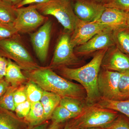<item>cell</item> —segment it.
Segmentation results:
<instances>
[{
    "instance_id": "cell-1",
    "label": "cell",
    "mask_w": 129,
    "mask_h": 129,
    "mask_svg": "<svg viewBox=\"0 0 129 129\" xmlns=\"http://www.w3.org/2000/svg\"><path fill=\"white\" fill-rule=\"evenodd\" d=\"M108 49L96 52L89 62L82 67L77 68L62 67L56 69L62 77L76 81L84 88L87 106L97 103L101 98L98 88V78L102 61Z\"/></svg>"
},
{
    "instance_id": "cell-2",
    "label": "cell",
    "mask_w": 129,
    "mask_h": 129,
    "mask_svg": "<svg viewBox=\"0 0 129 129\" xmlns=\"http://www.w3.org/2000/svg\"><path fill=\"white\" fill-rule=\"evenodd\" d=\"M23 73L28 80L37 84L44 90L55 93L61 97H71L85 101L86 92L81 85L58 75L48 67L24 71Z\"/></svg>"
},
{
    "instance_id": "cell-3",
    "label": "cell",
    "mask_w": 129,
    "mask_h": 129,
    "mask_svg": "<svg viewBox=\"0 0 129 129\" xmlns=\"http://www.w3.org/2000/svg\"><path fill=\"white\" fill-rule=\"evenodd\" d=\"M119 114L117 111L96 103L86 106L79 115L68 121L73 129H99L109 124Z\"/></svg>"
},
{
    "instance_id": "cell-4",
    "label": "cell",
    "mask_w": 129,
    "mask_h": 129,
    "mask_svg": "<svg viewBox=\"0 0 129 129\" xmlns=\"http://www.w3.org/2000/svg\"><path fill=\"white\" fill-rule=\"evenodd\" d=\"M35 5L42 15L55 17L69 34L73 33L79 21L69 0H50L45 3Z\"/></svg>"
},
{
    "instance_id": "cell-5",
    "label": "cell",
    "mask_w": 129,
    "mask_h": 129,
    "mask_svg": "<svg viewBox=\"0 0 129 129\" xmlns=\"http://www.w3.org/2000/svg\"><path fill=\"white\" fill-rule=\"evenodd\" d=\"M17 37L0 40V56L14 61L24 71L40 68Z\"/></svg>"
},
{
    "instance_id": "cell-6",
    "label": "cell",
    "mask_w": 129,
    "mask_h": 129,
    "mask_svg": "<svg viewBox=\"0 0 129 129\" xmlns=\"http://www.w3.org/2000/svg\"><path fill=\"white\" fill-rule=\"evenodd\" d=\"M83 63L74 52L70 42L69 33H63L56 45L54 54L49 68L57 69L62 67L78 66Z\"/></svg>"
},
{
    "instance_id": "cell-7",
    "label": "cell",
    "mask_w": 129,
    "mask_h": 129,
    "mask_svg": "<svg viewBox=\"0 0 129 129\" xmlns=\"http://www.w3.org/2000/svg\"><path fill=\"white\" fill-rule=\"evenodd\" d=\"M14 27L18 33H30L43 24L47 19L38 11L35 5L16 8Z\"/></svg>"
},
{
    "instance_id": "cell-8",
    "label": "cell",
    "mask_w": 129,
    "mask_h": 129,
    "mask_svg": "<svg viewBox=\"0 0 129 129\" xmlns=\"http://www.w3.org/2000/svg\"><path fill=\"white\" fill-rule=\"evenodd\" d=\"M122 73L102 69L98 78V88L101 98L112 101H122L123 98L119 90Z\"/></svg>"
},
{
    "instance_id": "cell-9",
    "label": "cell",
    "mask_w": 129,
    "mask_h": 129,
    "mask_svg": "<svg viewBox=\"0 0 129 129\" xmlns=\"http://www.w3.org/2000/svg\"><path fill=\"white\" fill-rule=\"evenodd\" d=\"M113 31L109 28L104 29L85 44L76 47L75 53L77 56L88 55L95 52L115 46Z\"/></svg>"
},
{
    "instance_id": "cell-10",
    "label": "cell",
    "mask_w": 129,
    "mask_h": 129,
    "mask_svg": "<svg viewBox=\"0 0 129 129\" xmlns=\"http://www.w3.org/2000/svg\"><path fill=\"white\" fill-rule=\"evenodd\" d=\"M52 23L47 20L36 32L30 34V40L37 58L41 62L47 58L52 29Z\"/></svg>"
},
{
    "instance_id": "cell-11",
    "label": "cell",
    "mask_w": 129,
    "mask_h": 129,
    "mask_svg": "<svg viewBox=\"0 0 129 129\" xmlns=\"http://www.w3.org/2000/svg\"><path fill=\"white\" fill-rule=\"evenodd\" d=\"M107 28L95 21L85 22L79 19L70 36V42L74 48L85 44L97 34Z\"/></svg>"
},
{
    "instance_id": "cell-12",
    "label": "cell",
    "mask_w": 129,
    "mask_h": 129,
    "mask_svg": "<svg viewBox=\"0 0 129 129\" xmlns=\"http://www.w3.org/2000/svg\"><path fill=\"white\" fill-rule=\"evenodd\" d=\"M73 7L78 18L85 22L96 21L106 8L104 4L94 0H75Z\"/></svg>"
},
{
    "instance_id": "cell-13",
    "label": "cell",
    "mask_w": 129,
    "mask_h": 129,
    "mask_svg": "<svg viewBox=\"0 0 129 129\" xmlns=\"http://www.w3.org/2000/svg\"><path fill=\"white\" fill-rule=\"evenodd\" d=\"M102 69L122 73L129 70V56L116 46L108 48L102 61Z\"/></svg>"
},
{
    "instance_id": "cell-14",
    "label": "cell",
    "mask_w": 129,
    "mask_h": 129,
    "mask_svg": "<svg viewBox=\"0 0 129 129\" xmlns=\"http://www.w3.org/2000/svg\"><path fill=\"white\" fill-rule=\"evenodd\" d=\"M128 12L111 8H106L98 19L95 21L113 30L127 27Z\"/></svg>"
},
{
    "instance_id": "cell-15",
    "label": "cell",
    "mask_w": 129,
    "mask_h": 129,
    "mask_svg": "<svg viewBox=\"0 0 129 129\" xmlns=\"http://www.w3.org/2000/svg\"><path fill=\"white\" fill-rule=\"evenodd\" d=\"M29 127L27 122L14 112L0 107V129H26Z\"/></svg>"
},
{
    "instance_id": "cell-16",
    "label": "cell",
    "mask_w": 129,
    "mask_h": 129,
    "mask_svg": "<svg viewBox=\"0 0 129 129\" xmlns=\"http://www.w3.org/2000/svg\"><path fill=\"white\" fill-rule=\"evenodd\" d=\"M8 59V63L5 78L12 86L18 87L24 84L28 81L21 71V69L16 63Z\"/></svg>"
},
{
    "instance_id": "cell-17",
    "label": "cell",
    "mask_w": 129,
    "mask_h": 129,
    "mask_svg": "<svg viewBox=\"0 0 129 129\" xmlns=\"http://www.w3.org/2000/svg\"><path fill=\"white\" fill-rule=\"evenodd\" d=\"M61 98L55 93L44 90L40 102L44 108L46 120H50L53 111L60 104Z\"/></svg>"
},
{
    "instance_id": "cell-18",
    "label": "cell",
    "mask_w": 129,
    "mask_h": 129,
    "mask_svg": "<svg viewBox=\"0 0 129 129\" xmlns=\"http://www.w3.org/2000/svg\"><path fill=\"white\" fill-rule=\"evenodd\" d=\"M24 119L29 126L38 125L46 121L44 108L40 102L31 104L30 111Z\"/></svg>"
},
{
    "instance_id": "cell-19",
    "label": "cell",
    "mask_w": 129,
    "mask_h": 129,
    "mask_svg": "<svg viewBox=\"0 0 129 129\" xmlns=\"http://www.w3.org/2000/svg\"><path fill=\"white\" fill-rule=\"evenodd\" d=\"M113 38L115 46L129 56V28L128 26L113 31Z\"/></svg>"
},
{
    "instance_id": "cell-20",
    "label": "cell",
    "mask_w": 129,
    "mask_h": 129,
    "mask_svg": "<svg viewBox=\"0 0 129 129\" xmlns=\"http://www.w3.org/2000/svg\"><path fill=\"white\" fill-rule=\"evenodd\" d=\"M16 18V7L0 0V24L14 26Z\"/></svg>"
},
{
    "instance_id": "cell-21",
    "label": "cell",
    "mask_w": 129,
    "mask_h": 129,
    "mask_svg": "<svg viewBox=\"0 0 129 129\" xmlns=\"http://www.w3.org/2000/svg\"><path fill=\"white\" fill-rule=\"evenodd\" d=\"M97 103L104 108L121 113L129 118V99L116 101L101 98Z\"/></svg>"
},
{
    "instance_id": "cell-22",
    "label": "cell",
    "mask_w": 129,
    "mask_h": 129,
    "mask_svg": "<svg viewBox=\"0 0 129 129\" xmlns=\"http://www.w3.org/2000/svg\"><path fill=\"white\" fill-rule=\"evenodd\" d=\"M59 105L78 115L83 112L87 106L84 100L68 96L61 97Z\"/></svg>"
},
{
    "instance_id": "cell-23",
    "label": "cell",
    "mask_w": 129,
    "mask_h": 129,
    "mask_svg": "<svg viewBox=\"0 0 129 129\" xmlns=\"http://www.w3.org/2000/svg\"><path fill=\"white\" fill-rule=\"evenodd\" d=\"M78 115L71 112L64 107L59 105L52 113L50 120L52 122L63 124Z\"/></svg>"
},
{
    "instance_id": "cell-24",
    "label": "cell",
    "mask_w": 129,
    "mask_h": 129,
    "mask_svg": "<svg viewBox=\"0 0 129 129\" xmlns=\"http://www.w3.org/2000/svg\"><path fill=\"white\" fill-rule=\"evenodd\" d=\"M27 100L31 104L40 101L44 90L38 85L29 80L25 84Z\"/></svg>"
},
{
    "instance_id": "cell-25",
    "label": "cell",
    "mask_w": 129,
    "mask_h": 129,
    "mask_svg": "<svg viewBox=\"0 0 129 129\" xmlns=\"http://www.w3.org/2000/svg\"><path fill=\"white\" fill-rule=\"evenodd\" d=\"M18 87L11 85L9 86L5 94L0 98V107L14 112L16 106L14 102V94Z\"/></svg>"
},
{
    "instance_id": "cell-26",
    "label": "cell",
    "mask_w": 129,
    "mask_h": 129,
    "mask_svg": "<svg viewBox=\"0 0 129 129\" xmlns=\"http://www.w3.org/2000/svg\"><path fill=\"white\" fill-rule=\"evenodd\" d=\"M121 73L119 83V90L125 100L129 99V70Z\"/></svg>"
},
{
    "instance_id": "cell-27",
    "label": "cell",
    "mask_w": 129,
    "mask_h": 129,
    "mask_svg": "<svg viewBox=\"0 0 129 129\" xmlns=\"http://www.w3.org/2000/svg\"><path fill=\"white\" fill-rule=\"evenodd\" d=\"M97 129H129V119L124 115L119 114L109 124Z\"/></svg>"
},
{
    "instance_id": "cell-28",
    "label": "cell",
    "mask_w": 129,
    "mask_h": 129,
    "mask_svg": "<svg viewBox=\"0 0 129 129\" xmlns=\"http://www.w3.org/2000/svg\"><path fill=\"white\" fill-rule=\"evenodd\" d=\"M18 34L14 26L0 24V40L17 37Z\"/></svg>"
},
{
    "instance_id": "cell-29",
    "label": "cell",
    "mask_w": 129,
    "mask_h": 129,
    "mask_svg": "<svg viewBox=\"0 0 129 129\" xmlns=\"http://www.w3.org/2000/svg\"><path fill=\"white\" fill-rule=\"evenodd\" d=\"M106 8H115L127 12H129V0H111L104 4Z\"/></svg>"
},
{
    "instance_id": "cell-30",
    "label": "cell",
    "mask_w": 129,
    "mask_h": 129,
    "mask_svg": "<svg viewBox=\"0 0 129 129\" xmlns=\"http://www.w3.org/2000/svg\"><path fill=\"white\" fill-rule=\"evenodd\" d=\"M14 99L16 107L27 100L25 84L20 85L17 88L14 93Z\"/></svg>"
},
{
    "instance_id": "cell-31",
    "label": "cell",
    "mask_w": 129,
    "mask_h": 129,
    "mask_svg": "<svg viewBox=\"0 0 129 129\" xmlns=\"http://www.w3.org/2000/svg\"><path fill=\"white\" fill-rule=\"evenodd\" d=\"M31 106V103L27 100L16 106L14 112L19 118L24 119L29 112Z\"/></svg>"
},
{
    "instance_id": "cell-32",
    "label": "cell",
    "mask_w": 129,
    "mask_h": 129,
    "mask_svg": "<svg viewBox=\"0 0 129 129\" xmlns=\"http://www.w3.org/2000/svg\"><path fill=\"white\" fill-rule=\"evenodd\" d=\"M8 63L7 58L0 56V79L5 78L7 69Z\"/></svg>"
},
{
    "instance_id": "cell-33",
    "label": "cell",
    "mask_w": 129,
    "mask_h": 129,
    "mask_svg": "<svg viewBox=\"0 0 129 129\" xmlns=\"http://www.w3.org/2000/svg\"><path fill=\"white\" fill-rule=\"evenodd\" d=\"M50 0H23L19 4H18L16 8H19L23 7L25 5H32L35 4H39L41 3H45L49 1Z\"/></svg>"
},
{
    "instance_id": "cell-34",
    "label": "cell",
    "mask_w": 129,
    "mask_h": 129,
    "mask_svg": "<svg viewBox=\"0 0 129 129\" xmlns=\"http://www.w3.org/2000/svg\"><path fill=\"white\" fill-rule=\"evenodd\" d=\"M10 86V84L5 78L0 79V98L5 94Z\"/></svg>"
},
{
    "instance_id": "cell-35",
    "label": "cell",
    "mask_w": 129,
    "mask_h": 129,
    "mask_svg": "<svg viewBox=\"0 0 129 129\" xmlns=\"http://www.w3.org/2000/svg\"><path fill=\"white\" fill-rule=\"evenodd\" d=\"M49 120H46L41 124L34 126H29L26 129H47L50 123Z\"/></svg>"
},
{
    "instance_id": "cell-36",
    "label": "cell",
    "mask_w": 129,
    "mask_h": 129,
    "mask_svg": "<svg viewBox=\"0 0 129 129\" xmlns=\"http://www.w3.org/2000/svg\"><path fill=\"white\" fill-rule=\"evenodd\" d=\"M64 123L59 124L51 122L47 129H61Z\"/></svg>"
},
{
    "instance_id": "cell-37",
    "label": "cell",
    "mask_w": 129,
    "mask_h": 129,
    "mask_svg": "<svg viewBox=\"0 0 129 129\" xmlns=\"http://www.w3.org/2000/svg\"><path fill=\"white\" fill-rule=\"evenodd\" d=\"M8 4L16 7L23 0H2Z\"/></svg>"
},
{
    "instance_id": "cell-38",
    "label": "cell",
    "mask_w": 129,
    "mask_h": 129,
    "mask_svg": "<svg viewBox=\"0 0 129 129\" xmlns=\"http://www.w3.org/2000/svg\"><path fill=\"white\" fill-rule=\"evenodd\" d=\"M61 129H73L70 125L68 121L64 123Z\"/></svg>"
},
{
    "instance_id": "cell-39",
    "label": "cell",
    "mask_w": 129,
    "mask_h": 129,
    "mask_svg": "<svg viewBox=\"0 0 129 129\" xmlns=\"http://www.w3.org/2000/svg\"><path fill=\"white\" fill-rule=\"evenodd\" d=\"M96 2H101V3L103 4H106L107 3L109 2L111 0H94Z\"/></svg>"
},
{
    "instance_id": "cell-40",
    "label": "cell",
    "mask_w": 129,
    "mask_h": 129,
    "mask_svg": "<svg viewBox=\"0 0 129 129\" xmlns=\"http://www.w3.org/2000/svg\"><path fill=\"white\" fill-rule=\"evenodd\" d=\"M127 26L129 28V12H128V15H127Z\"/></svg>"
},
{
    "instance_id": "cell-41",
    "label": "cell",
    "mask_w": 129,
    "mask_h": 129,
    "mask_svg": "<svg viewBox=\"0 0 129 129\" xmlns=\"http://www.w3.org/2000/svg\"></svg>"
}]
</instances>
